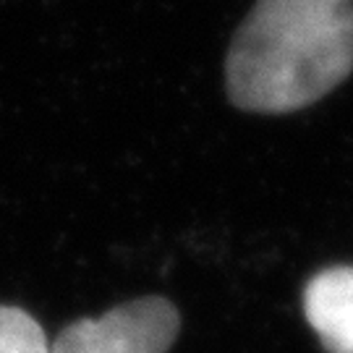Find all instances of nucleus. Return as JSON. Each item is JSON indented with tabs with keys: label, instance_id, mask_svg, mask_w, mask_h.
Instances as JSON below:
<instances>
[{
	"label": "nucleus",
	"instance_id": "obj_1",
	"mask_svg": "<svg viewBox=\"0 0 353 353\" xmlns=\"http://www.w3.org/2000/svg\"><path fill=\"white\" fill-rule=\"evenodd\" d=\"M353 71V0H256L225 63L230 102L249 113H293Z\"/></svg>",
	"mask_w": 353,
	"mask_h": 353
},
{
	"label": "nucleus",
	"instance_id": "obj_2",
	"mask_svg": "<svg viewBox=\"0 0 353 353\" xmlns=\"http://www.w3.org/2000/svg\"><path fill=\"white\" fill-rule=\"evenodd\" d=\"M181 330L178 309L150 296L115 306L97 319H76L50 343V353H168Z\"/></svg>",
	"mask_w": 353,
	"mask_h": 353
},
{
	"label": "nucleus",
	"instance_id": "obj_3",
	"mask_svg": "<svg viewBox=\"0 0 353 353\" xmlns=\"http://www.w3.org/2000/svg\"><path fill=\"white\" fill-rule=\"evenodd\" d=\"M303 314L327 353H353V267L316 272L303 288Z\"/></svg>",
	"mask_w": 353,
	"mask_h": 353
},
{
	"label": "nucleus",
	"instance_id": "obj_4",
	"mask_svg": "<svg viewBox=\"0 0 353 353\" xmlns=\"http://www.w3.org/2000/svg\"><path fill=\"white\" fill-rule=\"evenodd\" d=\"M0 353H50V343L29 312L0 303Z\"/></svg>",
	"mask_w": 353,
	"mask_h": 353
}]
</instances>
